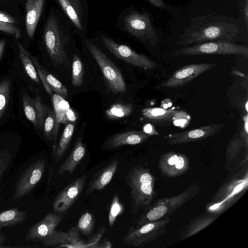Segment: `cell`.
Returning a JSON list of instances; mask_svg holds the SVG:
<instances>
[{"instance_id":"cell-1","label":"cell","mask_w":248,"mask_h":248,"mask_svg":"<svg viewBox=\"0 0 248 248\" xmlns=\"http://www.w3.org/2000/svg\"><path fill=\"white\" fill-rule=\"evenodd\" d=\"M247 31L238 19L216 13L198 15L193 18L175 45L184 47L213 41L244 42L247 40Z\"/></svg>"},{"instance_id":"cell-2","label":"cell","mask_w":248,"mask_h":248,"mask_svg":"<svg viewBox=\"0 0 248 248\" xmlns=\"http://www.w3.org/2000/svg\"><path fill=\"white\" fill-rule=\"evenodd\" d=\"M248 187L247 168L222 185L206 204L207 213L219 216L233 205Z\"/></svg>"},{"instance_id":"cell-3","label":"cell","mask_w":248,"mask_h":248,"mask_svg":"<svg viewBox=\"0 0 248 248\" xmlns=\"http://www.w3.org/2000/svg\"><path fill=\"white\" fill-rule=\"evenodd\" d=\"M200 191L198 184L193 183L178 195L156 200L145 208L137 220L135 227L170 217L180 207L198 195Z\"/></svg>"},{"instance_id":"cell-4","label":"cell","mask_w":248,"mask_h":248,"mask_svg":"<svg viewBox=\"0 0 248 248\" xmlns=\"http://www.w3.org/2000/svg\"><path fill=\"white\" fill-rule=\"evenodd\" d=\"M126 181L131 188L132 207L146 208L154 198L156 178L149 169L136 165L129 170Z\"/></svg>"},{"instance_id":"cell-5","label":"cell","mask_w":248,"mask_h":248,"mask_svg":"<svg viewBox=\"0 0 248 248\" xmlns=\"http://www.w3.org/2000/svg\"><path fill=\"white\" fill-rule=\"evenodd\" d=\"M64 37L59 22L53 14L48 17L43 31L45 47L52 62L56 66L70 68V62L65 48Z\"/></svg>"},{"instance_id":"cell-6","label":"cell","mask_w":248,"mask_h":248,"mask_svg":"<svg viewBox=\"0 0 248 248\" xmlns=\"http://www.w3.org/2000/svg\"><path fill=\"white\" fill-rule=\"evenodd\" d=\"M176 56L199 55H244L247 57L248 48L246 46L224 41H213L182 47L176 50Z\"/></svg>"},{"instance_id":"cell-7","label":"cell","mask_w":248,"mask_h":248,"mask_svg":"<svg viewBox=\"0 0 248 248\" xmlns=\"http://www.w3.org/2000/svg\"><path fill=\"white\" fill-rule=\"evenodd\" d=\"M85 44L99 66L110 90L114 93L125 92L126 90L125 82L119 68L94 44L86 40Z\"/></svg>"},{"instance_id":"cell-8","label":"cell","mask_w":248,"mask_h":248,"mask_svg":"<svg viewBox=\"0 0 248 248\" xmlns=\"http://www.w3.org/2000/svg\"><path fill=\"white\" fill-rule=\"evenodd\" d=\"M124 26L129 33L142 42L155 46L158 41L150 17L146 13L132 12L124 18Z\"/></svg>"},{"instance_id":"cell-9","label":"cell","mask_w":248,"mask_h":248,"mask_svg":"<svg viewBox=\"0 0 248 248\" xmlns=\"http://www.w3.org/2000/svg\"><path fill=\"white\" fill-rule=\"evenodd\" d=\"M170 221V217H168L132 227L124 238L123 243L135 247L144 246L165 233L166 227Z\"/></svg>"},{"instance_id":"cell-10","label":"cell","mask_w":248,"mask_h":248,"mask_svg":"<svg viewBox=\"0 0 248 248\" xmlns=\"http://www.w3.org/2000/svg\"><path fill=\"white\" fill-rule=\"evenodd\" d=\"M102 40L105 47L117 58L145 69H152L156 66V63L147 57L136 52L126 45L117 44L106 36H103Z\"/></svg>"},{"instance_id":"cell-11","label":"cell","mask_w":248,"mask_h":248,"mask_svg":"<svg viewBox=\"0 0 248 248\" xmlns=\"http://www.w3.org/2000/svg\"><path fill=\"white\" fill-rule=\"evenodd\" d=\"M224 126L223 124L207 125L181 132L170 134L164 136L163 138L169 145L196 142L215 135Z\"/></svg>"},{"instance_id":"cell-12","label":"cell","mask_w":248,"mask_h":248,"mask_svg":"<svg viewBox=\"0 0 248 248\" xmlns=\"http://www.w3.org/2000/svg\"><path fill=\"white\" fill-rule=\"evenodd\" d=\"M45 167V160L39 159L25 170L16 185L13 200L22 198L32 190L43 176Z\"/></svg>"},{"instance_id":"cell-13","label":"cell","mask_w":248,"mask_h":248,"mask_svg":"<svg viewBox=\"0 0 248 248\" xmlns=\"http://www.w3.org/2000/svg\"><path fill=\"white\" fill-rule=\"evenodd\" d=\"M216 65L215 63H194L185 65L174 71L173 74L159 87L162 88H175L182 86Z\"/></svg>"},{"instance_id":"cell-14","label":"cell","mask_w":248,"mask_h":248,"mask_svg":"<svg viewBox=\"0 0 248 248\" xmlns=\"http://www.w3.org/2000/svg\"><path fill=\"white\" fill-rule=\"evenodd\" d=\"M158 167L162 175L168 177H175L187 171L189 161L185 154L170 151L160 155Z\"/></svg>"},{"instance_id":"cell-15","label":"cell","mask_w":248,"mask_h":248,"mask_svg":"<svg viewBox=\"0 0 248 248\" xmlns=\"http://www.w3.org/2000/svg\"><path fill=\"white\" fill-rule=\"evenodd\" d=\"M86 178V176H82L75 179L58 194L53 203L54 212H65L73 205L84 187Z\"/></svg>"},{"instance_id":"cell-16","label":"cell","mask_w":248,"mask_h":248,"mask_svg":"<svg viewBox=\"0 0 248 248\" xmlns=\"http://www.w3.org/2000/svg\"><path fill=\"white\" fill-rule=\"evenodd\" d=\"M62 217L48 213L28 231L25 241L41 242L49 236L62 220Z\"/></svg>"},{"instance_id":"cell-17","label":"cell","mask_w":248,"mask_h":248,"mask_svg":"<svg viewBox=\"0 0 248 248\" xmlns=\"http://www.w3.org/2000/svg\"><path fill=\"white\" fill-rule=\"evenodd\" d=\"M143 117L157 124L164 125L173 124L175 122L186 121L190 117L183 110L167 109L160 108H148L141 110Z\"/></svg>"},{"instance_id":"cell-18","label":"cell","mask_w":248,"mask_h":248,"mask_svg":"<svg viewBox=\"0 0 248 248\" xmlns=\"http://www.w3.org/2000/svg\"><path fill=\"white\" fill-rule=\"evenodd\" d=\"M150 136L143 131H128L112 136L106 143L108 148L113 149L127 145H136L145 141Z\"/></svg>"},{"instance_id":"cell-19","label":"cell","mask_w":248,"mask_h":248,"mask_svg":"<svg viewBox=\"0 0 248 248\" xmlns=\"http://www.w3.org/2000/svg\"><path fill=\"white\" fill-rule=\"evenodd\" d=\"M44 4L45 0L25 1V26L27 34L30 38H32L34 34Z\"/></svg>"},{"instance_id":"cell-20","label":"cell","mask_w":248,"mask_h":248,"mask_svg":"<svg viewBox=\"0 0 248 248\" xmlns=\"http://www.w3.org/2000/svg\"><path fill=\"white\" fill-rule=\"evenodd\" d=\"M118 160H114L105 167L98 171L93 177L85 192L88 195L95 190L100 191L104 189L110 182L116 171Z\"/></svg>"},{"instance_id":"cell-21","label":"cell","mask_w":248,"mask_h":248,"mask_svg":"<svg viewBox=\"0 0 248 248\" xmlns=\"http://www.w3.org/2000/svg\"><path fill=\"white\" fill-rule=\"evenodd\" d=\"M85 152V145L82 139L79 138L69 155L60 166L58 174L60 176L63 175L66 172L72 174L84 156Z\"/></svg>"},{"instance_id":"cell-22","label":"cell","mask_w":248,"mask_h":248,"mask_svg":"<svg viewBox=\"0 0 248 248\" xmlns=\"http://www.w3.org/2000/svg\"><path fill=\"white\" fill-rule=\"evenodd\" d=\"M219 216L207 213L191 220L181 232L179 240L187 239L202 231L213 223Z\"/></svg>"},{"instance_id":"cell-23","label":"cell","mask_w":248,"mask_h":248,"mask_svg":"<svg viewBox=\"0 0 248 248\" xmlns=\"http://www.w3.org/2000/svg\"><path fill=\"white\" fill-rule=\"evenodd\" d=\"M244 125L229 143L226 151L227 159H234L240 150L245 146L248 147V115L244 117Z\"/></svg>"},{"instance_id":"cell-24","label":"cell","mask_w":248,"mask_h":248,"mask_svg":"<svg viewBox=\"0 0 248 248\" xmlns=\"http://www.w3.org/2000/svg\"><path fill=\"white\" fill-rule=\"evenodd\" d=\"M27 212L16 208H12L0 213V229L15 226L26 219Z\"/></svg>"},{"instance_id":"cell-25","label":"cell","mask_w":248,"mask_h":248,"mask_svg":"<svg viewBox=\"0 0 248 248\" xmlns=\"http://www.w3.org/2000/svg\"><path fill=\"white\" fill-rule=\"evenodd\" d=\"M75 128L73 123H68L65 126L54 155L56 162L59 161L67 150Z\"/></svg>"},{"instance_id":"cell-26","label":"cell","mask_w":248,"mask_h":248,"mask_svg":"<svg viewBox=\"0 0 248 248\" xmlns=\"http://www.w3.org/2000/svg\"><path fill=\"white\" fill-rule=\"evenodd\" d=\"M59 124L55 111L48 108L43 126L44 135L46 139L56 140Z\"/></svg>"},{"instance_id":"cell-27","label":"cell","mask_w":248,"mask_h":248,"mask_svg":"<svg viewBox=\"0 0 248 248\" xmlns=\"http://www.w3.org/2000/svg\"><path fill=\"white\" fill-rule=\"evenodd\" d=\"M17 45L19 48V56L27 74L34 82L40 84V80L35 66L29 57V53L19 42H17Z\"/></svg>"},{"instance_id":"cell-28","label":"cell","mask_w":248,"mask_h":248,"mask_svg":"<svg viewBox=\"0 0 248 248\" xmlns=\"http://www.w3.org/2000/svg\"><path fill=\"white\" fill-rule=\"evenodd\" d=\"M52 100L54 111L58 122L60 123L67 124L68 121L67 113L70 109L68 102L64 99V98L56 93L53 95Z\"/></svg>"},{"instance_id":"cell-29","label":"cell","mask_w":248,"mask_h":248,"mask_svg":"<svg viewBox=\"0 0 248 248\" xmlns=\"http://www.w3.org/2000/svg\"><path fill=\"white\" fill-rule=\"evenodd\" d=\"M133 106L131 104H116L106 110L107 117L111 120L125 118L132 112Z\"/></svg>"},{"instance_id":"cell-30","label":"cell","mask_w":248,"mask_h":248,"mask_svg":"<svg viewBox=\"0 0 248 248\" xmlns=\"http://www.w3.org/2000/svg\"><path fill=\"white\" fill-rule=\"evenodd\" d=\"M22 100L26 118L33 124L36 128L39 129L33 99L27 93H24L22 94Z\"/></svg>"},{"instance_id":"cell-31","label":"cell","mask_w":248,"mask_h":248,"mask_svg":"<svg viewBox=\"0 0 248 248\" xmlns=\"http://www.w3.org/2000/svg\"><path fill=\"white\" fill-rule=\"evenodd\" d=\"M84 75V66L80 58L74 54L72 68V83L75 87L80 86L82 83Z\"/></svg>"},{"instance_id":"cell-32","label":"cell","mask_w":248,"mask_h":248,"mask_svg":"<svg viewBox=\"0 0 248 248\" xmlns=\"http://www.w3.org/2000/svg\"><path fill=\"white\" fill-rule=\"evenodd\" d=\"M62 9L74 25L79 30H82V26L79 14L70 0H57Z\"/></svg>"},{"instance_id":"cell-33","label":"cell","mask_w":248,"mask_h":248,"mask_svg":"<svg viewBox=\"0 0 248 248\" xmlns=\"http://www.w3.org/2000/svg\"><path fill=\"white\" fill-rule=\"evenodd\" d=\"M11 81L4 79L0 82V121L6 110L10 98Z\"/></svg>"},{"instance_id":"cell-34","label":"cell","mask_w":248,"mask_h":248,"mask_svg":"<svg viewBox=\"0 0 248 248\" xmlns=\"http://www.w3.org/2000/svg\"><path fill=\"white\" fill-rule=\"evenodd\" d=\"M43 73L46 81L52 91L63 98L68 96L66 88L57 78L48 73L43 68Z\"/></svg>"},{"instance_id":"cell-35","label":"cell","mask_w":248,"mask_h":248,"mask_svg":"<svg viewBox=\"0 0 248 248\" xmlns=\"http://www.w3.org/2000/svg\"><path fill=\"white\" fill-rule=\"evenodd\" d=\"M34 106L37 115L39 129H41L44 124V122L47 115L48 107L44 104L40 95L35 96L33 99Z\"/></svg>"},{"instance_id":"cell-36","label":"cell","mask_w":248,"mask_h":248,"mask_svg":"<svg viewBox=\"0 0 248 248\" xmlns=\"http://www.w3.org/2000/svg\"><path fill=\"white\" fill-rule=\"evenodd\" d=\"M94 223L93 216L90 213L87 211L79 218L78 223V229L83 234H90L93 230Z\"/></svg>"},{"instance_id":"cell-37","label":"cell","mask_w":248,"mask_h":248,"mask_svg":"<svg viewBox=\"0 0 248 248\" xmlns=\"http://www.w3.org/2000/svg\"><path fill=\"white\" fill-rule=\"evenodd\" d=\"M123 211V206L120 202L118 195L116 194L112 199L108 214V222L110 228L114 225L117 217Z\"/></svg>"},{"instance_id":"cell-38","label":"cell","mask_w":248,"mask_h":248,"mask_svg":"<svg viewBox=\"0 0 248 248\" xmlns=\"http://www.w3.org/2000/svg\"><path fill=\"white\" fill-rule=\"evenodd\" d=\"M29 57L32 61L35 68L40 80L42 82L46 92L50 95H52V91L48 85L43 73V67L39 64L37 59L29 53Z\"/></svg>"},{"instance_id":"cell-39","label":"cell","mask_w":248,"mask_h":248,"mask_svg":"<svg viewBox=\"0 0 248 248\" xmlns=\"http://www.w3.org/2000/svg\"><path fill=\"white\" fill-rule=\"evenodd\" d=\"M0 31L14 35L17 39L21 37L20 29L15 24L0 20Z\"/></svg>"},{"instance_id":"cell-40","label":"cell","mask_w":248,"mask_h":248,"mask_svg":"<svg viewBox=\"0 0 248 248\" xmlns=\"http://www.w3.org/2000/svg\"><path fill=\"white\" fill-rule=\"evenodd\" d=\"M11 159L12 154L9 150L3 149L0 152V179L8 167Z\"/></svg>"},{"instance_id":"cell-41","label":"cell","mask_w":248,"mask_h":248,"mask_svg":"<svg viewBox=\"0 0 248 248\" xmlns=\"http://www.w3.org/2000/svg\"><path fill=\"white\" fill-rule=\"evenodd\" d=\"M0 20L13 24H17L18 21L10 15L0 11Z\"/></svg>"},{"instance_id":"cell-42","label":"cell","mask_w":248,"mask_h":248,"mask_svg":"<svg viewBox=\"0 0 248 248\" xmlns=\"http://www.w3.org/2000/svg\"><path fill=\"white\" fill-rule=\"evenodd\" d=\"M143 131L150 136L158 134L154 126L151 124H147L143 127Z\"/></svg>"},{"instance_id":"cell-43","label":"cell","mask_w":248,"mask_h":248,"mask_svg":"<svg viewBox=\"0 0 248 248\" xmlns=\"http://www.w3.org/2000/svg\"><path fill=\"white\" fill-rule=\"evenodd\" d=\"M248 0H245V5L244 7V19H245V24L246 25V26L247 28H248Z\"/></svg>"},{"instance_id":"cell-44","label":"cell","mask_w":248,"mask_h":248,"mask_svg":"<svg viewBox=\"0 0 248 248\" xmlns=\"http://www.w3.org/2000/svg\"><path fill=\"white\" fill-rule=\"evenodd\" d=\"M153 5L160 8H164L165 5L162 0H148Z\"/></svg>"},{"instance_id":"cell-45","label":"cell","mask_w":248,"mask_h":248,"mask_svg":"<svg viewBox=\"0 0 248 248\" xmlns=\"http://www.w3.org/2000/svg\"><path fill=\"white\" fill-rule=\"evenodd\" d=\"M6 44V41L4 39L0 40V61L2 58V55L4 52L5 46Z\"/></svg>"},{"instance_id":"cell-46","label":"cell","mask_w":248,"mask_h":248,"mask_svg":"<svg viewBox=\"0 0 248 248\" xmlns=\"http://www.w3.org/2000/svg\"><path fill=\"white\" fill-rule=\"evenodd\" d=\"M112 247V244L109 240H105L100 246L99 248H111Z\"/></svg>"},{"instance_id":"cell-47","label":"cell","mask_w":248,"mask_h":248,"mask_svg":"<svg viewBox=\"0 0 248 248\" xmlns=\"http://www.w3.org/2000/svg\"><path fill=\"white\" fill-rule=\"evenodd\" d=\"M3 241H4L3 238L1 235H0V244H1L2 242H3Z\"/></svg>"},{"instance_id":"cell-48","label":"cell","mask_w":248,"mask_h":248,"mask_svg":"<svg viewBox=\"0 0 248 248\" xmlns=\"http://www.w3.org/2000/svg\"><path fill=\"white\" fill-rule=\"evenodd\" d=\"M3 0V1H8L9 0Z\"/></svg>"},{"instance_id":"cell-49","label":"cell","mask_w":248,"mask_h":248,"mask_svg":"<svg viewBox=\"0 0 248 248\" xmlns=\"http://www.w3.org/2000/svg\"></svg>"}]
</instances>
